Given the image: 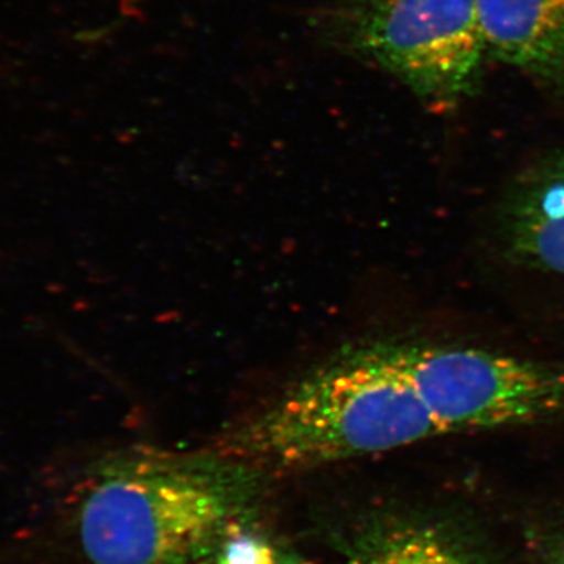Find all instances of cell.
<instances>
[{"mask_svg":"<svg viewBox=\"0 0 564 564\" xmlns=\"http://www.w3.org/2000/svg\"><path fill=\"white\" fill-rule=\"evenodd\" d=\"M273 475L210 447L93 463L58 533L84 564H209L258 510Z\"/></svg>","mask_w":564,"mask_h":564,"instance_id":"cell-1","label":"cell"},{"mask_svg":"<svg viewBox=\"0 0 564 564\" xmlns=\"http://www.w3.org/2000/svg\"><path fill=\"white\" fill-rule=\"evenodd\" d=\"M440 434L444 430L381 340L348 345L314 364L212 447L274 477Z\"/></svg>","mask_w":564,"mask_h":564,"instance_id":"cell-2","label":"cell"},{"mask_svg":"<svg viewBox=\"0 0 564 564\" xmlns=\"http://www.w3.org/2000/svg\"><path fill=\"white\" fill-rule=\"evenodd\" d=\"M549 564H564V536L554 541L549 549Z\"/></svg>","mask_w":564,"mask_h":564,"instance_id":"cell-9","label":"cell"},{"mask_svg":"<svg viewBox=\"0 0 564 564\" xmlns=\"http://www.w3.org/2000/svg\"><path fill=\"white\" fill-rule=\"evenodd\" d=\"M386 344L444 433L521 425L564 410V369L478 348Z\"/></svg>","mask_w":564,"mask_h":564,"instance_id":"cell-4","label":"cell"},{"mask_svg":"<svg viewBox=\"0 0 564 564\" xmlns=\"http://www.w3.org/2000/svg\"><path fill=\"white\" fill-rule=\"evenodd\" d=\"M345 31L352 51L436 110L473 96L489 61L475 0H351Z\"/></svg>","mask_w":564,"mask_h":564,"instance_id":"cell-3","label":"cell"},{"mask_svg":"<svg viewBox=\"0 0 564 564\" xmlns=\"http://www.w3.org/2000/svg\"><path fill=\"white\" fill-rule=\"evenodd\" d=\"M507 237L518 261L564 274V155L519 193Z\"/></svg>","mask_w":564,"mask_h":564,"instance_id":"cell-6","label":"cell"},{"mask_svg":"<svg viewBox=\"0 0 564 564\" xmlns=\"http://www.w3.org/2000/svg\"><path fill=\"white\" fill-rule=\"evenodd\" d=\"M215 564H292L269 541L258 534L239 532L218 555Z\"/></svg>","mask_w":564,"mask_h":564,"instance_id":"cell-8","label":"cell"},{"mask_svg":"<svg viewBox=\"0 0 564 564\" xmlns=\"http://www.w3.org/2000/svg\"><path fill=\"white\" fill-rule=\"evenodd\" d=\"M350 564H480L437 527L392 521L369 527L350 547Z\"/></svg>","mask_w":564,"mask_h":564,"instance_id":"cell-7","label":"cell"},{"mask_svg":"<svg viewBox=\"0 0 564 564\" xmlns=\"http://www.w3.org/2000/svg\"><path fill=\"white\" fill-rule=\"evenodd\" d=\"M488 58L564 88V0H475Z\"/></svg>","mask_w":564,"mask_h":564,"instance_id":"cell-5","label":"cell"}]
</instances>
